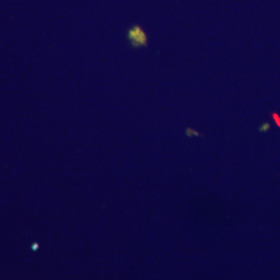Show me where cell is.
<instances>
[{
	"mask_svg": "<svg viewBox=\"0 0 280 280\" xmlns=\"http://www.w3.org/2000/svg\"><path fill=\"white\" fill-rule=\"evenodd\" d=\"M127 39L132 48L139 49L149 46V37L144 29L139 25H133L128 29Z\"/></svg>",
	"mask_w": 280,
	"mask_h": 280,
	"instance_id": "obj_1",
	"label": "cell"
},
{
	"mask_svg": "<svg viewBox=\"0 0 280 280\" xmlns=\"http://www.w3.org/2000/svg\"><path fill=\"white\" fill-rule=\"evenodd\" d=\"M186 131H187L186 133H187V135H188V136H191V135H197V136H198V135H199L198 132H196V131H195V130H193V129H190V128H188Z\"/></svg>",
	"mask_w": 280,
	"mask_h": 280,
	"instance_id": "obj_2",
	"label": "cell"
}]
</instances>
